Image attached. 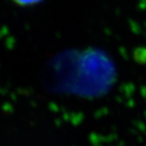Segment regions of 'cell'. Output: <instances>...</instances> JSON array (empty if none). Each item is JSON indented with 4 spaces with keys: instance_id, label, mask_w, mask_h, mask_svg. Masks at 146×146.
<instances>
[{
    "instance_id": "cell-1",
    "label": "cell",
    "mask_w": 146,
    "mask_h": 146,
    "mask_svg": "<svg viewBox=\"0 0 146 146\" xmlns=\"http://www.w3.org/2000/svg\"><path fill=\"white\" fill-rule=\"evenodd\" d=\"M16 2L17 4H20V5H31V4H33L35 3H37L38 1L40 0H14Z\"/></svg>"
}]
</instances>
